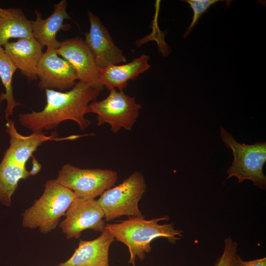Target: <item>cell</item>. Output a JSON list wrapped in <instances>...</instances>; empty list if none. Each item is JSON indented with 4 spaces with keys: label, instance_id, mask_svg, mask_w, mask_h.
<instances>
[{
    "label": "cell",
    "instance_id": "cell-6",
    "mask_svg": "<svg viewBox=\"0 0 266 266\" xmlns=\"http://www.w3.org/2000/svg\"><path fill=\"white\" fill-rule=\"evenodd\" d=\"M118 178L117 172L111 169L81 168L67 164L60 170L56 180L73 191L77 198L89 199L100 196Z\"/></svg>",
    "mask_w": 266,
    "mask_h": 266
},
{
    "label": "cell",
    "instance_id": "cell-11",
    "mask_svg": "<svg viewBox=\"0 0 266 266\" xmlns=\"http://www.w3.org/2000/svg\"><path fill=\"white\" fill-rule=\"evenodd\" d=\"M36 71L38 87L42 90L57 89L62 92L72 88L77 80L72 66L55 50H46L43 53Z\"/></svg>",
    "mask_w": 266,
    "mask_h": 266
},
{
    "label": "cell",
    "instance_id": "cell-13",
    "mask_svg": "<svg viewBox=\"0 0 266 266\" xmlns=\"http://www.w3.org/2000/svg\"><path fill=\"white\" fill-rule=\"evenodd\" d=\"M115 240L112 234L105 229L94 239H81L72 256L55 266H109V248Z\"/></svg>",
    "mask_w": 266,
    "mask_h": 266
},
{
    "label": "cell",
    "instance_id": "cell-16",
    "mask_svg": "<svg viewBox=\"0 0 266 266\" xmlns=\"http://www.w3.org/2000/svg\"><path fill=\"white\" fill-rule=\"evenodd\" d=\"M149 56L142 54L131 62L99 68V78L102 85L108 90L118 88L123 90L130 80H134L140 74L150 67Z\"/></svg>",
    "mask_w": 266,
    "mask_h": 266
},
{
    "label": "cell",
    "instance_id": "cell-5",
    "mask_svg": "<svg viewBox=\"0 0 266 266\" xmlns=\"http://www.w3.org/2000/svg\"><path fill=\"white\" fill-rule=\"evenodd\" d=\"M146 190L143 175L134 171L118 185L105 191L97 200L104 213V220L109 222L125 215L144 218L138 202Z\"/></svg>",
    "mask_w": 266,
    "mask_h": 266
},
{
    "label": "cell",
    "instance_id": "cell-23",
    "mask_svg": "<svg viewBox=\"0 0 266 266\" xmlns=\"http://www.w3.org/2000/svg\"><path fill=\"white\" fill-rule=\"evenodd\" d=\"M32 167L29 171V174L30 176H34L40 171L41 168V165L33 155L32 156Z\"/></svg>",
    "mask_w": 266,
    "mask_h": 266
},
{
    "label": "cell",
    "instance_id": "cell-1",
    "mask_svg": "<svg viewBox=\"0 0 266 266\" xmlns=\"http://www.w3.org/2000/svg\"><path fill=\"white\" fill-rule=\"evenodd\" d=\"M45 91L46 103L41 111L19 115L23 126L33 132H42L53 129L67 120L75 121L82 130L90 125L85 115L90 113L89 105L96 100L100 91L79 81L68 91Z\"/></svg>",
    "mask_w": 266,
    "mask_h": 266
},
{
    "label": "cell",
    "instance_id": "cell-2",
    "mask_svg": "<svg viewBox=\"0 0 266 266\" xmlns=\"http://www.w3.org/2000/svg\"><path fill=\"white\" fill-rule=\"evenodd\" d=\"M168 216L146 220L144 218L129 217L127 219L112 224H106L105 229L115 240L123 243L128 248L130 257L128 263L135 266L137 258L143 261L151 251V243L155 239L164 237L174 244L183 236V232L176 229L173 223L160 224L167 221Z\"/></svg>",
    "mask_w": 266,
    "mask_h": 266
},
{
    "label": "cell",
    "instance_id": "cell-24",
    "mask_svg": "<svg viewBox=\"0 0 266 266\" xmlns=\"http://www.w3.org/2000/svg\"><path fill=\"white\" fill-rule=\"evenodd\" d=\"M4 10V9H2L1 7H0V14L2 13Z\"/></svg>",
    "mask_w": 266,
    "mask_h": 266
},
{
    "label": "cell",
    "instance_id": "cell-19",
    "mask_svg": "<svg viewBox=\"0 0 266 266\" xmlns=\"http://www.w3.org/2000/svg\"><path fill=\"white\" fill-rule=\"evenodd\" d=\"M17 68L5 53L3 48L0 47V79L5 92L0 95V102L5 100L7 106L5 110V118L8 121L9 116L13 114L15 107L20 105L16 101L12 87V77Z\"/></svg>",
    "mask_w": 266,
    "mask_h": 266
},
{
    "label": "cell",
    "instance_id": "cell-17",
    "mask_svg": "<svg viewBox=\"0 0 266 266\" xmlns=\"http://www.w3.org/2000/svg\"><path fill=\"white\" fill-rule=\"evenodd\" d=\"M32 21L18 8L4 9L0 14V47L11 38L32 37Z\"/></svg>",
    "mask_w": 266,
    "mask_h": 266
},
{
    "label": "cell",
    "instance_id": "cell-22",
    "mask_svg": "<svg viewBox=\"0 0 266 266\" xmlns=\"http://www.w3.org/2000/svg\"><path fill=\"white\" fill-rule=\"evenodd\" d=\"M230 266H266V257L250 261H244L236 254Z\"/></svg>",
    "mask_w": 266,
    "mask_h": 266
},
{
    "label": "cell",
    "instance_id": "cell-8",
    "mask_svg": "<svg viewBox=\"0 0 266 266\" xmlns=\"http://www.w3.org/2000/svg\"><path fill=\"white\" fill-rule=\"evenodd\" d=\"M65 215L60 227L67 239L79 238L86 230L102 233L105 229L104 213L95 199L76 198Z\"/></svg>",
    "mask_w": 266,
    "mask_h": 266
},
{
    "label": "cell",
    "instance_id": "cell-21",
    "mask_svg": "<svg viewBox=\"0 0 266 266\" xmlns=\"http://www.w3.org/2000/svg\"><path fill=\"white\" fill-rule=\"evenodd\" d=\"M237 244L229 236L224 240V247L221 256L217 259L214 266H230L237 254Z\"/></svg>",
    "mask_w": 266,
    "mask_h": 266
},
{
    "label": "cell",
    "instance_id": "cell-4",
    "mask_svg": "<svg viewBox=\"0 0 266 266\" xmlns=\"http://www.w3.org/2000/svg\"><path fill=\"white\" fill-rule=\"evenodd\" d=\"M220 130L221 138L225 145L232 150L234 157L232 165L227 170V178L235 177L239 183L250 180L259 188L266 190V176L263 172L266 161V141L250 145L241 144L223 127H220Z\"/></svg>",
    "mask_w": 266,
    "mask_h": 266
},
{
    "label": "cell",
    "instance_id": "cell-9",
    "mask_svg": "<svg viewBox=\"0 0 266 266\" xmlns=\"http://www.w3.org/2000/svg\"><path fill=\"white\" fill-rule=\"evenodd\" d=\"M55 51L72 66L79 81L99 91L103 89L99 78V68L82 38L75 37L65 39L61 42L60 47Z\"/></svg>",
    "mask_w": 266,
    "mask_h": 266
},
{
    "label": "cell",
    "instance_id": "cell-7",
    "mask_svg": "<svg viewBox=\"0 0 266 266\" xmlns=\"http://www.w3.org/2000/svg\"><path fill=\"white\" fill-rule=\"evenodd\" d=\"M104 99L91 102L90 113L97 115L98 126L108 123L111 131L117 133L121 128L131 131L139 116L141 105L135 98L126 95L123 90L113 89Z\"/></svg>",
    "mask_w": 266,
    "mask_h": 266
},
{
    "label": "cell",
    "instance_id": "cell-15",
    "mask_svg": "<svg viewBox=\"0 0 266 266\" xmlns=\"http://www.w3.org/2000/svg\"><path fill=\"white\" fill-rule=\"evenodd\" d=\"M42 48L33 37L18 39L3 46L5 53L12 63L29 81L37 78V67L43 53Z\"/></svg>",
    "mask_w": 266,
    "mask_h": 266
},
{
    "label": "cell",
    "instance_id": "cell-18",
    "mask_svg": "<svg viewBox=\"0 0 266 266\" xmlns=\"http://www.w3.org/2000/svg\"><path fill=\"white\" fill-rule=\"evenodd\" d=\"M29 176L26 167L3 157L0 163V202L9 206L11 197L18 188L19 181Z\"/></svg>",
    "mask_w": 266,
    "mask_h": 266
},
{
    "label": "cell",
    "instance_id": "cell-10",
    "mask_svg": "<svg viewBox=\"0 0 266 266\" xmlns=\"http://www.w3.org/2000/svg\"><path fill=\"white\" fill-rule=\"evenodd\" d=\"M90 28L84 33V42L94 56L99 68L125 63L126 58L121 49L113 41L107 28L100 18L88 12Z\"/></svg>",
    "mask_w": 266,
    "mask_h": 266
},
{
    "label": "cell",
    "instance_id": "cell-20",
    "mask_svg": "<svg viewBox=\"0 0 266 266\" xmlns=\"http://www.w3.org/2000/svg\"><path fill=\"white\" fill-rule=\"evenodd\" d=\"M220 0H182L188 3L192 9L194 14L191 25L188 27L183 34L186 38L196 25L201 16L206 12L207 9Z\"/></svg>",
    "mask_w": 266,
    "mask_h": 266
},
{
    "label": "cell",
    "instance_id": "cell-14",
    "mask_svg": "<svg viewBox=\"0 0 266 266\" xmlns=\"http://www.w3.org/2000/svg\"><path fill=\"white\" fill-rule=\"evenodd\" d=\"M67 2L62 0L54 4L52 14L46 19H42L41 14L35 10L36 19L32 21L33 36L43 47L48 50H56L60 46L61 42L57 39V34L61 30H66L70 25L64 24V21L70 19L67 13Z\"/></svg>",
    "mask_w": 266,
    "mask_h": 266
},
{
    "label": "cell",
    "instance_id": "cell-3",
    "mask_svg": "<svg viewBox=\"0 0 266 266\" xmlns=\"http://www.w3.org/2000/svg\"><path fill=\"white\" fill-rule=\"evenodd\" d=\"M76 198L73 191L56 179L46 181L42 195L23 213V227L38 229L43 233L51 232Z\"/></svg>",
    "mask_w": 266,
    "mask_h": 266
},
{
    "label": "cell",
    "instance_id": "cell-12",
    "mask_svg": "<svg viewBox=\"0 0 266 266\" xmlns=\"http://www.w3.org/2000/svg\"><path fill=\"white\" fill-rule=\"evenodd\" d=\"M5 132L10 137L9 147L5 151L3 158L11 160L16 164L26 167L27 162L33 156L37 147L45 141L49 140L62 141L73 140L84 135H71L66 137H58L54 132L49 136L42 132H33L30 135L24 136L19 133L15 128L14 122L9 120L6 123Z\"/></svg>",
    "mask_w": 266,
    "mask_h": 266
}]
</instances>
